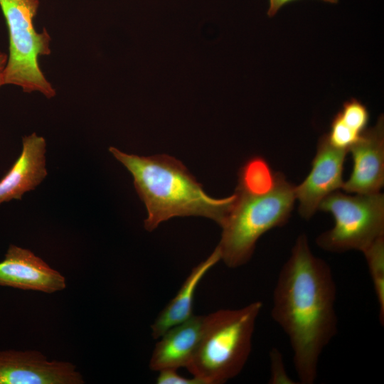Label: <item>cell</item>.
I'll list each match as a JSON object with an SVG mask.
<instances>
[{
    "label": "cell",
    "mask_w": 384,
    "mask_h": 384,
    "mask_svg": "<svg viewBox=\"0 0 384 384\" xmlns=\"http://www.w3.org/2000/svg\"><path fill=\"white\" fill-rule=\"evenodd\" d=\"M336 292L330 266L300 235L279 272L271 316L289 339L302 384L315 383L320 357L337 333Z\"/></svg>",
    "instance_id": "1"
},
{
    "label": "cell",
    "mask_w": 384,
    "mask_h": 384,
    "mask_svg": "<svg viewBox=\"0 0 384 384\" xmlns=\"http://www.w3.org/2000/svg\"><path fill=\"white\" fill-rule=\"evenodd\" d=\"M109 151L133 177L147 210L148 231L174 217L202 216L220 225L235 200V193L223 198L208 196L183 163L167 154L141 156L114 146Z\"/></svg>",
    "instance_id": "2"
},
{
    "label": "cell",
    "mask_w": 384,
    "mask_h": 384,
    "mask_svg": "<svg viewBox=\"0 0 384 384\" xmlns=\"http://www.w3.org/2000/svg\"><path fill=\"white\" fill-rule=\"evenodd\" d=\"M260 301L236 309H220L206 315L203 333L186 367L204 384H221L242 370L252 350Z\"/></svg>",
    "instance_id": "3"
},
{
    "label": "cell",
    "mask_w": 384,
    "mask_h": 384,
    "mask_svg": "<svg viewBox=\"0 0 384 384\" xmlns=\"http://www.w3.org/2000/svg\"><path fill=\"white\" fill-rule=\"evenodd\" d=\"M294 188L280 173H276L275 185L267 193L252 194L236 188L235 200L220 225L221 238L216 246L228 267L245 265L259 238L287 223L296 199Z\"/></svg>",
    "instance_id": "4"
},
{
    "label": "cell",
    "mask_w": 384,
    "mask_h": 384,
    "mask_svg": "<svg viewBox=\"0 0 384 384\" xmlns=\"http://www.w3.org/2000/svg\"><path fill=\"white\" fill-rule=\"evenodd\" d=\"M39 0H0L9 40L4 70V85L20 87L25 92H38L53 97L55 90L41 70L38 58L50 54L51 38L47 31L38 32L33 19Z\"/></svg>",
    "instance_id": "5"
},
{
    "label": "cell",
    "mask_w": 384,
    "mask_h": 384,
    "mask_svg": "<svg viewBox=\"0 0 384 384\" xmlns=\"http://www.w3.org/2000/svg\"><path fill=\"white\" fill-rule=\"evenodd\" d=\"M319 209L330 213L334 225L316 238L324 250L363 252L384 236V196L381 193L349 196L336 191L326 196Z\"/></svg>",
    "instance_id": "6"
},
{
    "label": "cell",
    "mask_w": 384,
    "mask_h": 384,
    "mask_svg": "<svg viewBox=\"0 0 384 384\" xmlns=\"http://www.w3.org/2000/svg\"><path fill=\"white\" fill-rule=\"evenodd\" d=\"M348 152L333 146L326 134L319 139L309 174L294 188L302 217L309 219L326 196L342 187L343 164Z\"/></svg>",
    "instance_id": "7"
},
{
    "label": "cell",
    "mask_w": 384,
    "mask_h": 384,
    "mask_svg": "<svg viewBox=\"0 0 384 384\" xmlns=\"http://www.w3.org/2000/svg\"><path fill=\"white\" fill-rule=\"evenodd\" d=\"M82 375L70 363L48 361L37 351H0V384H80Z\"/></svg>",
    "instance_id": "8"
},
{
    "label": "cell",
    "mask_w": 384,
    "mask_h": 384,
    "mask_svg": "<svg viewBox=\"0 0 384 384\" xmlns=\"http://www.w3.org/2000/svg\"><path fill=\"white\" fill-rule=\"evenodd\" d=\"M353 162L352 173L341 188L346 193L369 194L380 192L384 183V121L366 129L349 149Z\"/></svg>",
    "instance_id": "9"
},
{
    "label": "cell",
    "mask_w": 384,
    "mask_h": 384,
    "mask_svg": "<svg viewBox=\"0 0 384 384\" xmlns=\"http://www.w3.org/2000/svg\"><path fill=\"white\" fill-rule=\"evenodd\" d=\"M0 286L52 293L66 287L65 277L31 251L11 245L0 262Z\"/></svg>",
    "instance_id": "10"
},
{
    "label": "cell",
    "mask_w": 384,
    "mask_h": 384,
    "mask_svg": "<svg viewBox=\"0 0 384 384\" xmlns=\"http://www.w3.org/2000/svg\"><path fill=\"white\" fill-rule=\"evenodd\" d=\"M46 142L35 132L22 139V151L7 174L0 180V205L35 189L46 177Z\"/></svg>",
    "instance_id": "11"
},
{
    "label": "cell",
    "mask_w": 384,
    "mask_h": 384,
    "mask_svg": "<svg viewBox=\"0 0 384 384\" xmlns=\"http://www.w3.org/2000/svg\"><path fill=\"white\" fill-rule=\"evenodd\" d=\"M206 315H193L164 333L153 350L149 361L151 370L186 368L198 348Z\"/></svg>",
    "instance_id": "12"
},
{
    "label": "cell",
    "mask_w": 384,
    "mask_h": 384,
    "mask_svg": "<svg viewBox=\"0 0 384 384\" xmlns=\"http://www.w3.org/2000/svg\"><path fill=\"white\" fill-rule=\"evenodd\" d=\"M220 260V255L215 247L205 260L192 270L175 297L161 311L151 324V336L154 339H158L167 330L193 315L196 288L209 270Z\"/></svg>",
    "instance_id": "13"
},
{
    "label": "cell",
    "mask_w": 384,
    "mask_h": 384,
    "mask_svg": "<svg viewBox=\"0 0 384 384\" xmlns=\"http://www.w3.org/2000/svg\"><path fill=\"white\" fill-rule=\"evenodd\" d=\"M276 174L260 156L251 157L241 166L237 188L252 194H265L275 185Z\"/></svg>",
    "instance_id": "14"
},
{
    "label": "cell",
    "mask_w": 384,
    "mask_h": 384,
    "mask_svg": "<svg viewBox=\"0 0 384 384\" xmlns=\"http://www.w3.org/2000/svg\"><path fill=\"white\" fill-rule=\"evenodd\" d=\"M378 305L380 323L384 324V236L371 243L363 252Z\"/></svg>",
    "instance_id": "15"
},
{
    "label": "cell",
    "mask_w": 384,
    "mask_h": 384,
    "mask_svg": "<svg viewBox=\"0 0 384 384\" xmlns=\"http://www.w3.org/2000/svg\"><path fill=\"white\" fill-rule=\"evenodd\" d=\"M342 120L353 130L362 134L367 129L369 112L360 100L352 98L345 102L337 113Z\"/></svg>",
    "instance_id": "16"
},
{
    "label": "cell",
    "mask_w": 384,
    "mask_h": 384,
    "mask_svg": "<svg viewBox=\"0 0 384 384\" xmlns=\"http://www.w3.org/2000/svg\"><path fill=\"white\" fill-rule=\"evenodd\" d=\"M326 135L333 146L348 151L362 134L351 129L336 114L332 119L329 133Z\"/></svg>",
    "instance_id": "17"
},
{
    "label": "cell",
    "mask_w": 384,
    "mask_h": 384,
    "mask_svg": "<svg viewBox=\"0 0 384 384\" xmlns=\"http://www.w3.org/2000/svg\"><path fill=\"white\" fill-rule=\"evenodd\" d=\"M270 358L271 375L269 380V383H295V382H294V380L288 376L286 372L282 356L279 350L275 348H272V351L270 352Z\"/></svg>",
    "instance_id": "18"
},
{
    "label": "cell",
    "mask_w": 384,
    "mask_h": 384,
    "mask_svg": "<svg viewBox=\"0 0 384 384\" xmlns=\"http://www.w3.org/2000/svg\"><path fill=\"white\" fill-rule=\"evenodd\" d=\"M156 383L158 384H204L200 379L184 378L178 373L176 369H164L158 371Z\"/></svg>",
    "instance_id": "19"
},
{
    "label": "cell",
    "mask_w": 384,
    "mask_h": 384,
    "mask_svg": "<svg viewBox=\"0 0 384 384\" xmlns=\"http://www.w3.org/2000/svg\"><path fill=\"white\" fill-rule=\"evenodd\" d=\"M295 0H270V6L267 11L269 16H274L277 11L284 5ZM326 3L336 4L338 0H321Z\"/></svg>",
    "instance_id": "20"
},
{
    "label": "cell",
    "mask_w": 384,
    "mask_h": 384,
    "mask_svg": "<svg viewBox=\"0 0 384 384\" xmlns=\"http://www.w3.org/2000/svg\"><path fill=\"white\" fill-rule=\"evenodd\" d=\"M7 62V54L0 51V87L4 85V70Z\"/></svg>",
    "instance_id": "21"
}]
</instances>
